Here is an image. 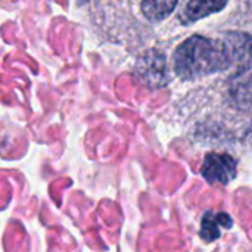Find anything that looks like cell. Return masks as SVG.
Here are the masks:
<instances>
[{
  "instance_id": "cell-8",
  "label": "cell",
  "mask_w": 252,
  "mask_h": 252,
  "mask_svg": "<svg viewBox=\"0 0 252 252\" xmlns=\"http://www.w3.org/2000/svg\"><path fill=\"white\" fill-rule=\"evenodd\" d=\"M84 1H87V0H84Z\"/></svg>"
},
{
  "instance_id": "cell-1",
  "label": "cell",
  "mask_w": 252,
  "mask_h": 252,
  "mask_svg": "<svg viewBox=\"0 0 252 252\" xmlns=\"http://www.w3.org/2000/svg\"><path fill=\"white\" fill-rule=\"evenodd\" d=\"M174 69L180 78L195 80L219 71H230L223 38L193 35L174 53Z\"/></svg>"
},
{
  "instance_id": "cell-5",
  "label": "cell",
  "mask_w": 252,
  "mask_h": 252,
  "mask_svg": "<svg viewBox=\"0 0 252 252\" xmlns=\"http://www.w3.org/2000/svg\"><path fill=\"white\" fill-rule=\"evenodd\" d=\"M226 3L227 0H189L182 13V21H185L186 24L195 22L214 12L221 10Z\"/></svg>"
},
{
  "instance_id": "cell-3",
  "label": "cell",
  "mask_w": 252,
  "mask_h": 252,
  "mask_svg": "<svg viewBox=\"0 0 252 252\" xmlns=\"http://www.w3.org/2000/svg\"><path fill=\"white\" fill-rule=\"evenodd\" d=\"M136 72L140 80L151 87H162L168 83V68L162 53L149 50L136 63Z\"/></svg>"
},
{
  "instance_id": "cell-2",
  "label": "cell",
  "mask_w": 252,
  "mask_h": 252,
  "mask_svg": "<svg viewBox=\"0 0 252 252\" xmlns=\"http://www.w3.org/2000/svg\"><path fill=\"white\" fill-rule=\"evenodd\" d=\"M226 46L230 71L242 72L252 65V35L245 32H227L221 37Z\"/></svg>"
},
{
  "instance_id": "cell-6",
  "label": "cell",
  "mask_w": 252,
  "mask_h": 252,
  "mask_svg": "<svg viewBox=\"0 0 252 252\" xmlns=\"http://www.w3.org/2000/svg\"><path fill=\"white\" fill-rule=\"evenodd\" d=\"M232 224H233V221H232V219L226 213H213V211H208L204 216V219H202L201 238L205 242H213L217 238H220V235H221L220 227L230 229Z\"/></svg>"
},
{
  "instance_id": "cell-7",
  "label": "cell",
  "mask_w": 252,
  "mask_h": 252,
  "mask_svg": "<svg viewBox=\"0 0 252 252\" xmlns=\"http://www.w3.org/2000/svg\"><path fill=\"white\" fill-rule=\"evenodd\" d=\"M177 0H142V12L149 21L165 19L176 7Z\"/></svg>"
},
{
  "instance_id": "cell-4",
  "label": "cell",
  "mask_w": 252,
  "mask_h": 252,
  "mask_svg": "<svg viewBox=\"0 0 252 252\" xmlns=\"http://www.w3.org/2000/svg\"><path fill=\"white\" fill-rule=\"evenodd\" d=\"M201 173L210 185H227L236 177V161L232 155L211 152L205 157Z\"/></svg>"
}]
</instances>
